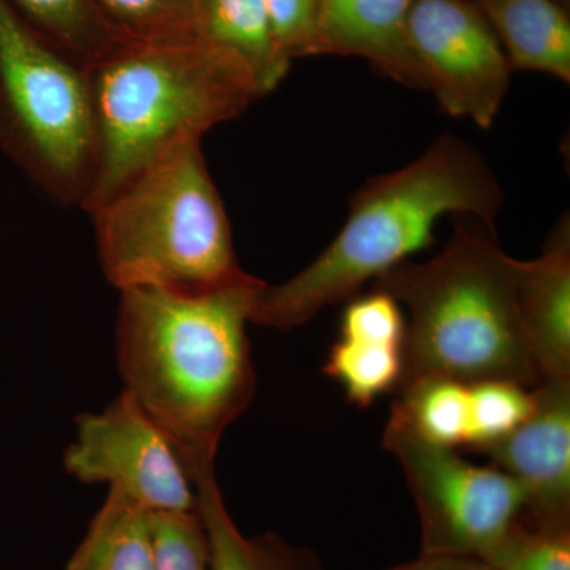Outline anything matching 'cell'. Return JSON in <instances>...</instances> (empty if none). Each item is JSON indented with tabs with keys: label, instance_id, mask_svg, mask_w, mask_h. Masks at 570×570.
<instances>
[{
	"label": "cell",
	"instance_id": "obj_2",
	"mask_svg": "<svg viewBox=\"0 0 570 570\" xmlns=\"http://www.w3.org/2000/svg\"><path fill=\"white\" fill-rule=\"evenodd\" d=\"M502 205L501 184L485 157L455 135L439 137L414 163L355 193L336 238L298 275L265 284L250 322L283 332L305 325L433 245L441 217L472 216L494 232Z\"/></svg>",
	"mask_w": 570,
	"mask_h": 570
},
{
	"label": "cell",
	"instance_id": "obj_6",
	"mask_svg": "<svg viewBox=\"0 0 570 570\" xmlns=\"http://www.w3.org/2000/svg\"><path fill=\"white\" fill-rule=\"evenodd\" d=\"M0 149L52 200L81 208L97 163L85 67L0 0Z\"/></svg>",
	"mask_w": 570,
	"mask_h": 570
},
{
	"label": "cell",
	"instance_id": "obj_12",
	"mask_svg": "<svg viewBox=\"0 0 570 570\" xmlns=\"http://www.w3.org/2000/svg\"><path fill=\"white\" fill-rule=\"evenodd\" d=\"M412 3L414 0H318L316 56L366 59L400 85L425 89L407 41Z\"/></svg>",
	"mask_w": 570,
	"mask_h": 570
},
{
	"label": "cell",
	"instance_id": "obj_3",
	"mask_svg": "<svg viewBox=\"0 0 570 570\" xmlns=\"http://www.w3.org/2000/svg\"><path fill=\"white\" fill-rule=\"evenodd\" d=\"M86 73L97 134L88 214L176 146L202 141L264 97L239 56L204 40H121Z\"/></svg>",
	"mask_w": 570,
	"mask_h": 570
},
{
	"label": "cell",
	"instance_id": "obj_7",
	"mask_svg": "<svg viewBox=\"0 0 570 570\" xmlns=\"http://www.w3.org/2000/svg\"><path fill=\"white\" fill-rule=\"evenodd\" d=\"M384 448L403 468L417 508L420 553L485 560L523 520V494L508 474L475 466L455 449L426 441L395 407Z\"/></svg>",
	"mask_w": 570,
	"mask_h": 570
},
{
	"label": "cell",
	"instance_id": "obj_8",
	"mask_svg": "<svg viewBox=\"0 0 570 570\" xmlns=\"http://www.w3.org/2000/svg\"><path fill=\"white\" fill-rule=\"evenodd\" d=\"M77 434L63 455L66 471L156 512H193L197 494L178 452L129 392L104 411L75 420Z\"/></svg>",
	"mask_w": 570,
	"mask_h": 570
},
{
	"label": "cell",
	"instance_id": "obj_14",
	"mask_svg": "<svg viewBox=\"0 0 570 570\" xmlns=\"http://www.w3.org/2000/svg\"><path fill=\"white\" fill-rule=\"evenodd\" d=\"M186 471L208 535L212 570H325L309 547L288 542L275 532L243 534L225 505L214 463L193 464Z\"/></svg>",
	"mask_w": 570,
	"mask_h": 570
},
{
	"label": "cell",
	"instance_id": "obj_1",
	"mask_svg": "<svg viewBox=\"0 0 570 570\" xmlns=\"http://www.w3.org/2000/svg\"><path fill=\"white\" fill-rule=\"evenodd\" d=\"M265 281L243 275L202 292H119L116 356L124 390L171 442L184 468L214 463L225 430L253 403L247 324Z\"/></svg>",
	"mask_w": 570,
	"mask_h": 570
},
{
	"label": "cell",
	"instance_id": "obj_16",
	"mask_svg": "<svg viewBox=\"0 0 570 570\" xmlns=\"http://www.w3.org/2000/svg\"><path fill=\"white\" fill-rule=\"evenodd\" d=\"M198 39L235 52L254 71L264 96L291 69L277 50L264 0H197Z\"/></svg>",
	"mask_w": 570,
	"mask_h": 570
},
{
	"label": "cell",
	"instance_id": "obj_25",
	"mask_svg": "<svg viewBox=\"0 0 570 570\" xmlns=\"http://www.w3.org/2000/svg\"><path fill=\"white\" fill-rule=\"evenodd\" d=\"M387 570H491L485 561L469 557L420 553L415 560L401 562Z\"/></svg>",
	"mask_w": 570,
	"mask_h": 570
},
{
	"label": "cell",
	"instance_id": "obj_19",
	"mask_svg": "<svg viewBox=\"0 0 570 570\" xmlns=\"http://www.w3.org/2000/svg\"><path fill=\"white\" fill-rule=\"evenodd\" d=\"M393 407L415 433L442 448L471 445V385L449 379H428L401 389Z\"/></svg>",
	"mask_w": 570,
	"mask_h": 570
},
{
	"label": "cell",
	"instance_id": "obj_4",
	"mask_svg": "<svg viewBox=\"0 0 570 570\" xmlns=\"http://www.w3.org/2000/svg\"><path fill=\"white\" fill-rule=\"evenodd\" d=\"M517 268L519 261L489 228L460 223L436 257L379 277L374 288L409 314L396 392L428 379L538 387L542 377L521 321Z\"/></svg>",
	"mask_w": 570,
	"mask_h": 570
},
{
	"label": "cell",
	"instance_id": "obj_9",
	"mask_svg": "<svg viewBox=\"0 0 570 570\" xmlns=\"http://www.w3.org/2000/svg\"><path fill=\"white\" fill-rule=\"evenodd\" d=\"M407 41L426 91L442 110L490 129L512 69L478 7L471 0H414Z\"/></svg>",
	"mask_w": 570,
	"mask_h": 570
},
{
	"label": "cell",
	"instance_id": "obj_18",
	"mask_svg": "<svg viewBox=\"0 0 570 570\" xmlns=\"http://www.w3.org/2000/svg\"><path fill=\"white\" fill-rule=\"evenodd\" d=\"M9 3L41 39L85 69L126 40L108 24L92 0H9Z\"/></svg>",
	"mask_w": 570,
	"mask_h": 570
},
{
	"label": "cell",
	"instance_id": "obj_26",
	"mask_svg": "<svg viewBox=\"0 0 570 570\" xmlns=\"http://www.w3.org/2000/svg\"><path fill=\"white\" fill-rule=\"evenodd\" d=\"M561 2H564L566 6H568V0H561Z\"/></svg>",
	"mask_w": 570,
	"mask_h": 570
},
{
	"label": "cell",
	"instance_id": "obj_15",
	"mask_svg": "<svg viewBox=\"0 0 570 570\" xmlns=\"http://www.w3.org/2000/svg\"><path fill=\"white\" fill-rule=\"evenodd\" d=\"M489 21L510 69L570 82V18L561 0H471Z\"/></svg>",
	"mask_w": 570,
	"mask_h": 570
},
{
	"label": "cell",
	"instance_id": "obj_22",
	"mask_svg": "<svg viewBox=\"0 0 570 570\" xmlns=\"http://www.w3.org/2000/svg\"><path fill=\"white\" fill-rule=\"evenodd\" d=\"M482 561L491 570H570V530L521 520Z\"/></svg>",
	"mask_w": 570,
	"mask_h": 570
},
{
	"label": "cell",
	"instance_id": "obj_24",
	"mask_svg": "<svg viewBox=\"0 0 570 570\" xmlns=\"http://www.w3.org/2000/svg\"><path fill=\"white\" fill-rule=\"evenodd\" d=\"M277 50L287 61L316 56L318 0H264Z\"/></svg>",
	"mask_w": 570,
	"mask_h": 570
},
{
	"label": "cell",
	"instance_id": "obj_5",
	"mask_svg": "<svg viewBox=\"0 0 570 570\" xmlns=\"http://www.w3.org/2000/svg\"><path fill=\"white\" fill-rule=\"evenodd\" d=\"M108 283L202 292L245 275L202 141H187L142 168L89 213Z\"/></svg>",
	"mask_w": 570,
	"mask_h": 570
},
{
	"label": "cell",
	"instance_id": "obj_23",
	"mask_svg": "<svg viewBox=\"0 0 570 570\" xmlns=\"http://www.w3.org/2000/svg\"><path fill=\"white\" fill-rule=\"evenodd\" d=\"M154 570H212L198 510L153 513Z\"/></svg>",
	"mask_w": 570,
	"mask_h": 570
},
{
	"label": "cell",
	"instance_id": "obj_10",
	"mask_svg": "<svg viewBox=\"0 0 570 570\" xmlns=\"http://www.w3.org/2000/svg\"><path fill=\"white\" fill-rule=\"evenodd\" d=\"M480 452L520 487L527 523L570 530V377L534 387L528 419Z\"/></svg>",
	"mask_w": 570,
	"mask_h": 570
},
{
	"label": "cell",
	"instance_id": "obj_20",
	"mask_svg": "<svg viewBox=\"0 0 570 570\" xmlns=\"http://www.w3.org/2000/svg\"><path fill=\"white\" fill-rule=\"evenodd\" d=\"M124 39L186 41L198 39L197 0H92Z\"/></svg>",
	"mask_w": 570,
	"mask_h": 570
},
{
	"label": "cell",
	"instance_id": "obj_17",
	"mask_svg": "<svg viewBox=\"0 0 570 570\" xmlns=\"http://www.w3.org/2000/svg\"><path fill=\"white\" fill-rule=\"evenodd\" d=\"M66 570H154L153 513L110 489Z\"/></svg>",
	"mask_w": 570,
	"mask_h": 570
},
{
	"label": "cell",
	"instance_id": "obj_13",
	"mask_svg": "<svg viewBox=\"0 0 570 570\" xmlns=\"http://www.w3.org/2000/svg\"><path fill=\"white\" fill-rule=\"evenodd\" d=\"M517 292L521 321L540 377H570V235L568 217L558 225L546 250L519 261ZM540 382V384H542Z\"/></svg>",
	"mask_w": 570,
	"mask_h": 570
},
{
	"label": "cell",
	"instance_id": "obj_21",
	"mask_svg": "<svg viewBox=\"0 0 570 570\" xmlns=\"http://www.w3.org/2000/svg\"><path fill=\"white\" fill-rule=\"evenodd\" d=\"M471 385V450L489 448L508 436L532 411V392L513 382L490 381Z\"/></svg>",
	"mask_w": 570,
	"mask_h": 570
},
{
	"label": "cell",
	"instance_id": "obj_11",
	"mask_svg": "<svg viewBox=\"0 0 570 570\" xmlns=\"http://www.w3.org/2000/svg\"><path fill=\"white\" fill-rule=\"evenodd\" d=\"M406 321L392 295L374 288L348 303L324 373L341 385L347 400L367 407L396 392L404 371Z\"/></svg>",
	"mask_w": 570,
	"mask_h": 570
}]
</instances>
